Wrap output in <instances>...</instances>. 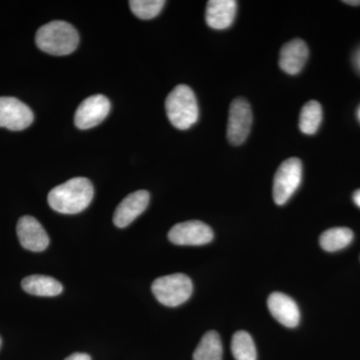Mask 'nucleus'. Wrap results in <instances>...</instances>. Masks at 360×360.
Instances as JSON below:
<instances>
[{
	"mask_svg": "<svg viewBox=\"0 0 360 360\" xmlns=\"http://www.w3.org/2000/svg\"><path fill=\"white\" fill-rule=\"evenodd\" d=\"M94 195V186L84 177L68 180L49 193V205L63 214H77L86 210Z\"/></svg>",
	"mask_w": 360,
	"mask_h": 360,
	"instance_id": "f257e3e1",
	"label": "nucleus"
},
{
	"mask_svg": "<svg viewBox=\"0 0 360 360\" xmlns=\"http://www.w3.org/2000/svg\"><path fill=\"white\" fill-rule=\"evenodd\" d=\"M35 42L40 51L51 56H68L77 49V30L65 21L54 20L37 30Z\"/></svg>",
	"mask_w": 360,
	"mask_h": 360,
	"instance_id": "f03ea898",
	"label": "nucleus"
},
{
	"mask_svg": "<svg viewBox=\"0 0 360 360\" xmlns=\"http://www.w3.org/2000/svg\"><path fill=\"white\" fill-rule=\"evenodd\" d=\"M168 120L177 129L186 130L198 122V101L191 87L179 84L169 94L165 101Z\"/></svg>",
	"mask_w": 360,
	"mask_h": 360,
	"instance_id": "7ed1b4c3",
	"label": "nucleus"
},
{
	"mask_svg": "<svg viewBox=\"0 0 360 360\" xmlns=\"http://www.w3.org/2000/svg\"><path fill=\"white\" fill-rule=\"evenodd\" d=\"M151 290L161 304L168 307H179L193 295V281L184 274H170L155 279Z\"/></svg>",
	"mask_w": 360,
	"mask_h": 360,
	"instance_id": "20e7f679",
	"label": "nucleus"
},
{
	"mask_svg": "<svg viewBox=\"0 0 360 360\" xmlns=\"http://www.w3.org/2000/svg\"><path fill=\"white\" fill-rule=\"evenodd\" d=\"M302 162L296 158L284 160L277 169L274 180V200L277 205H283L302 184Z\"/></svg>",
	"mask_w": 360,
	"mask_h": 360,
	"instance_id": "39448f33",
	"label": "nucleus"
},
{
	"mask_svg": "<svg viewBox=\"0 0 360 360\" xmlns=\"http://www.w3.org/2000/svg\"><path fill=\"white\" fill-rule=\"evenodd\" d=\"M252 111L243 97L234 99L229 108L227 139L232 146H240L248 139L252 125Z\"/></svg>",
	"mask_w": 360,
	"mask_h": 360,
	"instance_id": "423d86ee",
	"label": "nucleus"
},
{
	"mask_svg": "<svg viewBox=\"0 0 360 360\" xmlns=\"http://www.w3.org/2000/svg\"><path fill=\"white\" fill-rule=\"evenodd\" d=\"M213 236L212 229L200 220L180 222L168 232V239L176 245H205L212 243Z\"/></svg>",
	"mask_w": 360,
	"mask_h": 360,
	"instance_id": "0eeeda50",
	"label": "nucleus"
},
{
	"mask_svg": "<svg viewBox=\"0 0 360 360\" xmlns=\"http://www.w3.org/2000/svg\"><path fill=\"white\" fill-rule=\"evenodd\" d=\"M33 112L14 97H0V127L13 131L27 129L33 122Z\"/></svg>",
	"mask_w": 360,
	"mask_h": 360,
	"instance_id": "6e6552de",
	"label": "nucleus"
},
{
	"mask_svg": "<svg viewBox=\"0 0 360 360\" xmlns=\"http://www.w3.org/2000/svg\"><path fill=\"white\" fill-rule=\"evenodd\" d=\"M110 111V103L103 94H96L84 99L75 112V125L79 129L97 127L105 120Z\"/></svg>",
	"mask_w": 360,
	"mask_h": 360,
	"instance_id": "1a4fd4ad",
	"label": "nucleus"
},
{
	"mask_svg": "<svg viewBox=\"0 0 360 360\" xmlns=\"http://www.w3.org/2000/svg\"><path fill=\"white\" fill-rule=\"evenodd\" d=\"M20 245L25 250L33 252H41L49 245V234L39 220L34 217L25 215L21 217L16 226Z\"/></svg>",
	"mask_w": 360,
	"mask_h": 360,
	"instance_id": "9d476101",
	"label": "nucleus"
},
{
	"mask_svg": "<svg viewBox=\"0 0 360 360\" xmlns=\"http://www.w3.org/2000/svg\"><path fill=\"white\" fill-rule=\"evenodd\" d=\"M150 194L146 191H137L129 194L116 207L113 222L120 229L129 226L148 208Z\"/></svg>",
	"mask_w": 360,
	"mask_h": 360,
	"instance_id": "9b49d317",
	"label": "nucleus"
},
{
	"mask_svg": "<svg viewBox=\"0 0 360 360\" xmlns=\"http://www.w3.org/2000/svg\"><path fill=\"white\" fill-rule=\"evenodd\" d=\"M267 307L272 316L286 328H296L300 323V309L290 296L283 292L271 293L267 300Z\"/></svg>",
	"mask_w": 360,
	"mask_h": 360,
	"instance_id": "f8f14e48",
	"label": "nucleus"
},
{
	"mask_svg": "<svg viewBox=\"0 0 360 360\" xmlns=\"http://www.w3.org/2000/svg\"><path fill=\"white\" fill-rule=\"evenodd\" d=\"M309 51L302 39H293L283 45L279 56V66L288 75H298L309 59Z\"/></svg>",
	"mask_w": 360,
	"mask_h": 360,
	"instance_id": "ddd939ff",
	"label": "nucleus"
},
{
	"mask_svg": "<svg viewBox=\"0 0 360 360\" xmlns=\"http://www.w3.org/2000/svg\"><path fill=\"white\" fill-rule=\"evenodd\" d=\"M238 11L234 0H210L206 6V23L213 30H226L233 23Z\"/></svg>",
	"mask_w": 360,
	"mask_h": 360,
	"instance_id": "4468645a",
	"label": "nucleus"
},
{
	"mask_svg": "<svg viewBox=\"0 0 360 360\" xmlns=\"http://www.w3.org/2000/svg\"><path fill=\"white\" fill-rule=\"evenodd\" d=\"M25 292L37 296H56L63 290V284L56 278L45 276H30L21 281Z\"/></svg>",
	"mask_w": 360,
	"mask_h": 360,
	"instance_id": "2eb2a0df",
	"label": "nucleus"
},
{
	"mask_svg": "<svg viewBox=\"0 0 360 360\" xmlns=\"http://www.w3.org/2000/svg\"><path fill=\"white\" fill-rule=\"evenodd\" d=\"M224 348L217 331H207L194 350L193 360H222Z\"/></svg>",
	"mask_w": 360,
	"mask_h": 360,
	"instance_id": "dca6fc26",
	"label": "nucleus"
},
{
	"mask_svg": "<svg viewBox=\"0 0 360 360\" xmlns=\"http://www.w3.org/2000/svg\"><path fill=\"white\" fill-rule=\"evenodd\" d=\"M354 240V232L347 227H333L321 234L319 243L322 250L335 252L343 250Z\"/></svg>",
	"mask_w": 360,
	"mask_h": 360,
	"instance_id": "f3484780",
	"label": "nucleus"
},
{
	"mask_svg": "<svg viewBox=\"0 0 360 360\" xmlns=\"http://www.w3.org/2000/svg\"><path fill=\"white\" fill-rule=\"evenodd\" d=\"M322 122V108L316 101H310L303 106L300 116V129L304 134H316Z\"/></svg>",
	"mask_w": 360,
	"mask_h": 360,
	"instance_id": "a211bd4d",
	"label": "nucleus"
},
{
	"mask_svg": "<svg viewBox=\"0 0 360 360\" xmlns=\"http://www.w3.org/2000/svg\"><path fill=\"white\" fill-rule=\"evenodd\" d=\"M231 352L236 360H257L255 341L246 331H236L232 336Z\"/></svg>",
	"mask_w": 360,
	"mask_h": 360,
	"instance_id": "6ab92c4d",
	"label": "nucleus"
},
{
	"mask_svg": "<svg viewBox=\"0 0 360 360\" xmlns=\"http://www.w3.org/2000/svg\"><path fill=\"white\" fill-rule=\"evenodd\" d=\"M163 0H131L129 1L132 13L141 20H148L156 18L162 11Z\"/></svg>",
	"mask_w": 360,
	"mask_h": 360,
	"instance_id": "aec40b11",
	"label": "nucleus"
},
{
	"mask_svg": "<svg viewBox=\"0 0 360 360\" xmlns=\"http://www.w3.org/2000/svg\"><path fill=\"white\" fill-rule=\"evenodd\" d=\"M65 360H91V357L89 354L77 352V354H73L66 357Z\"/></svg>",
	"mask_w": 360,
	"mask_h": 360,
	"instance_id": "412c9836",
	"label": "nucleus"
},
{
	"mask_svg": "<svg viewBox=\"0 0 360 360\" xmlns=\"http://www.w3.org/2000/svg\"><path fill=\"white\" fill-rule=\"evenodd\" d=\"M354 201L355 205L360 207V189L354 193Z\"/></svg>",
	"mask_w": 360,
	"mask_h": 360,
	"instance_id": "4be33fe9",
	"label": "nucleus"
},
{
	"mask_svg": "<svg viewBox=\"0 0 360 360\" xmlns=\"http://www.w3.org/2000/svg\"><path fill=\"white\" fill-rule=\"evenodd\" d=\"M343 2H345V4H349V6H360V0H354V1L347 0V1Z\"/></svg>",
	"mask_w": 360,
	"mask_h": 360,
	"instance_id": "5701e85b",
	"label": "nucleus"
},
{
	"mask_svg": "<svg viewBox=\"0 0 360 360\" xmlns=\"http://www.w3.org/2000/svg\"><path fill=\"white\" fill-rule=\"evenodd\" d=\"M357 63H359V66L360 68V52L359 56H357Z\"/></svg>",
	"mask_w": 360,
	"mask_h": 360,
	"instance_id": "b1692460",
	"label": "nucleus"
},
{
	"mask_svg": "<svg viewBox=\"0 0 360 360\" xmlns=\"http://www.w3.org/2000/svg\"><path fill=\"white\" fill-rule=\"evenodd\" d=\"M359 120H360V110H359Z\"/></svg>",
	"mask_w": 360,
	"mask_h": 360,
	"instance_id": "393cba45",
	"label": "nucleus"
}]
</instances>
